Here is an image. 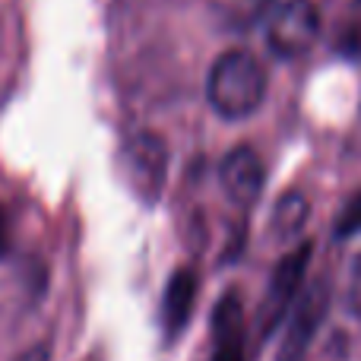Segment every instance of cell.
Returning a JSON list of instances; mask_svg holds the SVG:
<instances>
[{
    "label": "cell",
    "instance_id": "12",
    "mask_svg": "<svg viewBox=\"0 0 361 361\" xmlns=\"http://www.w3.org/2000/svg\"><path fill=\"white\" fill-rule=\"evenodd\" d=\"M349 307L355 314H361V254L352 263V279H349Z\"/></svg>",
    "mask_w": 361,
    "mask_h": 361
},
{
    "label": "cell",
    "instance_id": "10",
    "mask_svg": "<svg viewBox=\"0 0 361 361\" xmlns=\"http://www.w3.org/2000/svg\"><path fill=\"white\" fill-rule=\"evenodd\" d=\"M269 6H273V0H222L219 16L228 29H250L260 19H267Z\"/></svg>",
    "mask_w": 361,
    "mask_h": 361
},
{
    "label": "cell",
    "instance_id": "8",
    "mask_svg": "<svg viewBox=\"0 0 361 361\" xmlns=\"http://www.w3.org/2000/svg\"><path fill=\"white\" fill-rule=\"evenodd\" d=\"M197 273L193 269H178L175 276L169 279L165 286V295H162V333L165 339H178L180 333L187 330L190 324V314H193V305H197Z\"/></svg>",
    "mask_w": 361,
    "mask_h": 361
},
{
    "label": "cell",
    "instance_id": "3",
    "mask_svg": "<svg viewBox=\"0 0 361 361\" xmlns=\"http://www.w3.org/2000/svg\"><path fill=\"white\" fill-rule=\"evenodd\" d=\"M121 171L127 187L143 200L146 206L159 203L169 178V149L159 133H133L121 152Z\"/></svg>",
    "mask_w": 361,
    "mask_h": 361
},
{
    "label": "cell",
    "instance_id": "4",
    "mask_svg": "<svg viewBox=\"0 0 361 361\" xmlns=\"http://www.w3.org/2000/svg\"><path fill=\"white\" fill-rule=\"evenodd\" d=\"M314 257V244H298L292 254H286L273 269V279H269L267 298H263L260 311H257V326H260V336H269L276 326L282 324L286 311L292 307V298L298 295L301 282L307 276V263Z\"/></svg>",
    "mask_w": 361,
    "mask_h": 361
},
{
    "label": "cell",
    "instance_id": "14",
    "mask_svg": "<svg viewBox=\"0 0 361 361\" xmlns=\"http://www.w3.org/2000/svg\"><path fill=\"white\" fill-rule=\"evenodd\" d=\"M19 361H48V352H44V349H42V345H38V349L25 352V355H23V358H19Z\"/></svg>",
    "mask_w": 361,
    "mask_h": 361
},
{
    "label": "cell",
    "instance_id": "5",
    "mask_svg": "<svg viewBox=\"0 0 361 361\" xmlns=\"http://www.w3.org/2000/svg\"><path fill=\"white\" fill-rule=\"evenodd\" d=\"M326 311H330V286L320 279L314 286H307V292L295 305L286 333H282V345L276 361H305L320 324L326 320Z\"/></svg>",
    "mask_w": 361,
    "mask_h": 361
},
{
    "label": "cell",
    "instance_id": "13",
    "mask_svg": "<svg viewBox=\"0 0 361 361\" xmlns=\"http://www.w3.org/2000/svg\"><path fill=\"white\" fill-rule=\"evenodd\" d=\"M13 247V228H10V216H6V209L0 206V260H4L6 254H10Z\"/></svg>",
    "mask_w": 361,
    "mask_h": 361
},
{
    "label": "cell",
    "instance_id": "6",
    "mask_svg": "<svg viewBox=\"0 0 361 361\" xmlns=\"http://www.w3.org/2000/svg\"><path fill=\"white\" fill-rule=\"evenodd\" d=\"M263 180H267V171H263L260 156L250 146H235L219 165V184H222L225 197L241 209H247L260 200Z\"/></svg>",
    "mask_w": 361,
    "mask_h": 361
},
{
    "label": "cell",
    "instance_id": "9",
    "mask_svg": "<svg viewBox=\"0 0 361 361\" xmlns=\"http://www.w3.org/2000/svg\"><path fill=\"white\" fill-rule=\"evenodd\" d=\"M307 219H311V203H307L305 193L292 190V193H286V197H282L279 203L273 206L269 231H273V238H282V241H288V238L301 235V228L307 225Z\"/></svg>",
    "mask_w": 361,
    "mask_h": 361
},
{
    "label": "cell",
    "instance_id": "2",
    "mask_svg": "<svg viewBox=\"0 0 361 361\" xmlns=\"http://www.w3.org/2000/svg\"><path fill=\"white\" fill-rule=\"evenodd\" d=\"M320 38V10L314 0H286L267 19V44L282 61H298Z\"/></svg>",
    "mask_w": 361,
    "mask_h": 361
},
{
    "label": "cell",
    "instance_id": "1",
    "mask_svg": "<svg viewBox=\"0 0 361 361\" xmlns=\"http://www.w3.org/2000/svg\"><path fill=\"white\" fill-rule=\"evenodd\" d=\"M206 99L212 111L228 121L250 118L267 99V70L250 51H225L209 67Z\"/></svg>",
    "mask_w": 361,
    "mask_h": 361
},
{
    "label": "cell",
    "instance_id": "15",
    "mask_svg": "<svg viewBox=\"0 0 361 361\" xmlns=\"http://www.w3.org/2000/svg\"><path fill=\"white\" fill-rule=\"evenodd\" d=\"M358 4H361V0H358Z\"/></svg>",
    "mask_w": 361,
    "mask_h": 361
},
{
    "label": "cell",
    "instance_id": "11",
    "mask_svg": "<svg viewBox=\"0 0 361 361\" xmlns=\"http://www.w3.org/2000/svg\"><path fill=\"white\" fill-rule=\"evenodd\" d=\"M333 231H336V238H352L361 231V193H352L349 203L339 209L336 222H333Z\"/></svg>",
    "mask_w": 361,
    "mask_h": 361
},
{
    "label": "cell",
    "instance_id": "7",
    "mask_svg": "<svg viewBox=\"0 0 361 361\" xmlns=\"http://www.w3.org/2000/svg\"><path fill=\"white\" fill-rule=\"evenodd\" d=\"M209 361H247V324L238 292H225L212 311V355Z\"/></svg>",
    "mask_w": 361,
    "mask_h": 361
}]
</instances>
